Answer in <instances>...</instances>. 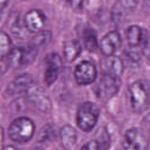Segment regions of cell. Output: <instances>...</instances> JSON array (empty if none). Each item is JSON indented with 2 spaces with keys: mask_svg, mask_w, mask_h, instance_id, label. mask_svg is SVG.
I'll return each mask as SVG.
<instances>
[{
  "mask_svg": "<svg viewBox=\"0 0 150 150\" xmlns=\"http://www.w3.org/2000/svg\"><path fill=\"white\" fill-rule=\"evenodd\" d=\"M132 108L137 113L146 111L149 105L150 90L148 81L138 80L132 83L128 88Z\"/></svg>",
  "mask_w": 150,
  "mask_h": 150,
  "instance_id": "cell-1",
  "label": "cell"
},
{
  "mask_svg": "<svg viewBox=\"0 0 150 150\" xmlns=\"http://www.w3.org/2000/svg\"><path fill=\"white\" fill-rule=\"evenodd\" d=\"M35 125L32 120L26 117H19L13 120L8 129L9 138L16 143H25L33 137Z\"/></svg>",
  "mask_w": 150,
  "mask_h": 150,
  "instance_id": "cell-2",
  "label": "cell"
},
{
  "mask_svg": "<svg viewBox=\"0 0 150 150\" xmlns=\"http://www.w3.org/2000/svg\"><path fill=\"white\" fill-rule=\"evenodd\" d=\"M100 110L96 104L91 101L83 103L77 113V124L83 131H91L98 119Z\"/></svg>",
  "mask_w": 150,
  "mask_h": 150,
  "instance_id": "cell-3",
  "label": "cell"
},
{
  "mask_svg": "<svg viewBox=\"0 0 150 150\" xmlns=\"http://www.w3.org/2000/svg\"><path fill=\"white\" fill-rule=\"evenodd\" d=\"M38 49L32 43L13 47L8 57L9 65L26 66L32 63L38 55Z\"/></svg>",
  "mask_w": 150,
  "mask_h": 150,
  "instance_id": "cell-4",
  "label": "cell"
},
{
  "mask_svg": "<svg viewBox=\"0 0 150 150\" xmlns=\"http://www.w3.org/2000/svg\"><path fill=\"white\" fill-rule=\"evenodd\" d=\"M121 84L120 77L102 72L96 91L99 97L109 98L117 94Z\"/></svg>",
  "mask_w": 150,
  "mask_h": 150,
  "instance_id": "cell-5",
  "label": "cell"
},
{
  "mask_svg": "<svg viewBox=\"0 0 150 150\" xmlns=\"http://www.w3.org/2000/svg\"><path fill=\"white\" fill-rule=\"evenodd\" d=\"M148 145V139L141 129L132 128L126 131L123 141L125 150H147Z\"/></svg>",
  "mask_w": 150,
  "mask_h": 150,
  "instance_id": "cell-6",
  "label": "cell"
},
{
  "mask_svg": "<svg viewBox=\"0 0 150 150\" xmlns=\"http://www.w3.org/2000/svg\"><path fill=\"white\" fill-rule=\"evenodd\" d=\"M74 75L79 84L88 85L95 81L97 76V71L96 66L92 62L83 60L76 65Z\"/></svg>",
  "mask_w": 150,
  "mask_h": 150,
  "instance_id": "cell-7",
  "label": "cell"
},
{
  "mask_svg": "<svg viewBox=\"0 0 150 150\" xmlns=\"http://www.w3.org/2000/svg\"><path fill=\"white\" fill-rule=\"evenodd\" d=\"M47 67L45 70L44 77L46 83L50 86L57 79L61 71L62 61L60 55L56 53H49L45 58Z\"/></svg>",
  "mask_w": 150,
  "mask_h": 150,
  "instance_id": "cell-8",
  "label": "cell"
},
{
  "mask_svg": "<svg viewBox=\"0 0 150 150\" xmlns=\"http://www.w3.org/2000/svg\"><path fill=\"white\" fill-rule=\"evenodd\" d=\"M26 92L29 100L40 111L47 112L51 109V101L43 87L31 86Z\"/></svg>",
  "mask_w": 150,
  "mask_h": 150,
  "instance_id": "cell-9",
  "label": "cell"
},
{
  "mask_svg": "<svg viewBox=\"0 0 150 150\" xmlns=\"http://www.w3.org/2000/svg\"><path fill=\"white\" fill-rule=\"evenodd\" d=\"M122 44L121 38L117 31H111L103 37L100 43L101 53L107 56L114 55L120 49Z\"/></svg>",
  "mask_w": 150,
  "mask_h": 150,
  "instance_id": "cell-10",
  "label": "cell"
},
{
  "mask_svg": "<svg viewBox=\"0 0 150 150\" xmlns=\"http://www.w3.org/2000/svg\"><path fill=\"white\" fill-rule=\"evenodd\" d=\"M23 20L25 26L29 32L37 33L42 30L46 18L42 11L33 9L26 12Z\"/></svg>",
  "mask_w": 150,
  "mask_h": 150,
  "instance_id": "cell-11",
  "label": "cell"
},
{
  "mask_svg": "<svg viewBox=\"0 0 150 150\" xmlns=\"http://www.w3.org/2000/svg\"><path fill=\"white\" fill-rule=\"evenodd\" d=\"M125 37L128 45L135 47L141 45H148V34L146 30L138 25H131L125 30Z\"/></svg>",
  "mask_w": 150,
  "mask_h": 150,
  "instance_id": "cell-12",
  "label": "cell"
},
{
  "mask_svg": "<svg viewBox=\"0 0 150 150\" xmlns=\"http://www.w3.org/2000/svg\"><path fill=\"white\" fill-rule=\"evenodd\" d=\"M13 47L9 36L4 31L0 30V71L4 72L9 66L8 57Z\"/></svg>",
  "mask_w": 150,
  "mask_h": 150,
  "instance_id": "cell-13",
  "label": "cell"
},
{
  "mask_svg": "<svg viewBox=\"0 0 150 150\" xmlns=\"http://www.w3.org/2000/svg\"><path fill=\"white\" fill-rule=\"evenodd\" d=\"M103 73H108L120 77L124 70L122 60L118 56L112 55L107 56L101 63Z\"/></svg>",
  "mask_w": 150,
  "mask_h": 150,
  "instance_id": "cell-14",
  "label": "cell"
},
{
  "mask_svg": "<svg viewBox=\"0 0 150 150\" xmlns=\"http://www.w3.org/2000/svg\"><path fill=\"white\" fill-rule=\"evenodd\" d=\"M33 79L28 73L22 74L17 76L8 86V91L10 93H19L26 91L32 86Z\"/></svg>",
  "mask_w": 150,
  "mask_h": 150,
  "instance_id": "cell-15",
  "label": "cell"
},
{
  "mask_svg": "<svg viewBox=\"0 0 150 150\" xmlns=\"http://www.w3.org/2000/svg\"><path fill=\"white\" fill-rule=\"evenodd\" d=\"M60 136L62 145L65 149H71L76 142V131L70 125H66L62 128Z\"/></svg>",
  "mask_w": 150,
  "mask_h": 150,
  "instance_id": "cell-16",
  "label": "cell"
},
{
  "mask_svg": "<svg viewBox=\"0 0 150 150\" xmlns=\"http://www.w3.org/2000/svg\"><path fill=\"white\" fill-rule=\"evenodd\" d=\"M81 45L80 42L76 39L67 41L64 45L63 56L67 62H72L80 54Z\"/></svg>",
  "mask_w": 150,
  "mask_h": 150,
  "instance_id": "cell-17",
  "label": "cell"
},
{
  "mask_svg": "<svg viewBox=\"0 0 150 150\" xmlns=\"http://www.w3.org/2000/svg\"><path fill=\"white\" fill-rule=\"evenodd\" d=\"M11 21L10 23V29L13 36L19 39L26 38L29 32L25 26L23 20L22 21L19 16L15 15Z\"/></svg>",
  "mask_w": 150,
  "mask_h": 150,
  "instance_id": "cell-18",
  "label": "cell"
},
{
  "mask_svg": "<svg viewBox=\"0 0 150 150\" xmlns=\"http://www.w3.org/2000/svg\"><path fill=\"white\" fill-rule=\"evenodd\" d=\"M84 44L86 49L90 52H96L99 46L96 35L94 31L87 29L84 31L83 35Z\"/></svg>",
  "mask_w": 150,
  "mask_h": 150,
  "instance_id": "cell-19",
  "label": "cell"
},
{
  "mask_svg": "<svg viewBox=\"0 0 150 150\" xmlns=\"http://www.w3.org/2000/svg\"><path fill=\"white\" fill-rule=\"evenodd\" d=\"M52 38V33L49 30H40L33 38L30 43L39 49V47L46 46Z\"/></svg>",
  "mask_w": 150,
  "mask_h": 150,
  "instance_id": "cell-20",
  "label": "cell"
},
{
  "mask_svg": "<svg viewBox=\"0 0 150 150\" xmlns=\"http://www.w3.org/2000/svg\"><path fill=\"white\" fill-rule=\"evenodd\" d=\"M56 135V131L54 127L52 125L47 124L43 127L40 131L38 135V141L40 142H45L52 141Z\"/></svg>",
  "mask_w": 150,
  "mask_h": 150,
  "instance_id": "cell-21",
  "label": "cell"
},
{
  "mask_svg": "<svg viewBox=\"0 0 150 150\" xmlns=\"http://www.w3.org/2000/svg\"><path fill=\"white\" fill-rule=\"evenodd\" d=\"M80 150H102V148L96 140H91L85 144Z\"/></svg>",
  "mask_w": 150,
  "mask_h": 150,
  "instance_id": "cell-22",
  "label": "cell"
},
{
  "mask_svg": "<svg viewBox=\"0 0 150 150\" xmlns=\"http://www.w3.org/2000/svg\"><path fill=\"white\" fill-rule=\"evenodd\" d=\"M139 0H117L120 4L125 9L132 10L137 6Z\"/></svg>",
  "mask_w": 150,
  "mask_h": 150,
  "instance_id": "cell-23",
  "label": "cell"
},
{
  "mask_svg": "<svg viewBox=\"0 0 150 150\" xmlns=\"http://www.w3.org/2000/svg\"><path fill=\"white\" fill-rule=\"evenodd\" d=\"M71 8L75 12H80L83 8V0H69Z\"/></svg>",
  "mask_w": 150,
  "mask_h": 150,
  "instance_id": "cell-24",
  "label": "cell"
},
{
  "mask_svg": "<svg viewBox=\"0 0 150 150\" xmlns=\"http://www.w3.org/2000/svg\"><path fill=\"white\" fill-rule=\"evenodd\" d=\"M4 129L1 127H0V150H2L3 147V143H4Z\"/></svg>",
  "mask_w": 150,
  "mask_h": 150,
  "instance_id": "cell-25",
  "label": "cell"
},
{
  "mask_svg": "<svg viewBox=\"0 0 150 150\" xmlns=\"http://www.w3.org/2000/svg\"><path fill=\"white\" fill-rule=\"evenodd\" d=\"M2 150H21V149L13 145H8L4 147Z\"/></svg>",
  "mask_w": 150,
  "mask_h": 150,
  "instance_id": "cell-26",
  "label": "cell"
},
{
  "mask_svg": "<svg viewBox=\"0 0 150 150\" xmlns=\"http://www.w3.org/2000/svg\"><path fill=\"white\" fill-rule=\"evenodd\" d=\"M8 2V0H0V11L6 6Z\"/></svg>",
  "mask_w": 150,
  "mask_h": 150,
  "instance_id": "cell-27",
  "label": "cell"
}]
</instances>
